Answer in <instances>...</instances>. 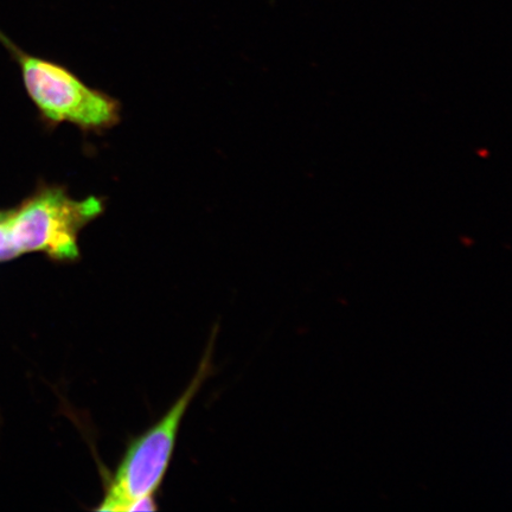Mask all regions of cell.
<instances>
[{"label": "cell", "mask_w": 512, "mask_h": 512, "mask_svg": "<svg viewBox=\"0 0 512 512\" xmlns=\"http://www.w3.org/2000/svg\"><path fill=\"white\" fill-rule=\"evenodd\" d=\"M104 211L102 198L75 200L61 185L42 183L18 207L5 210V222L18 256L40 252L57 262H74L80 258L81 230Z\"/></svg>", "instance_id": "cell-1"}, {"label": "cell", "mask_w": 512, "mask_h": 512, "mask_svg": "<svg viewBox=\"0 0 512 512\" xmlns=\"http://www.w3.org/2000/svg\"><path fill=\"white\" fill-rule=\"evenodd\" d=\"M0 42L21 68L24 87L44 124H70L99 133L120 123L121 104L113 96L89 87L59 63L25 53L2 32Z\"/></svg>", "instance_id": "cell-2"}, {"label": "cell", "mask_w": 512, "mask_h": 512, "mask_svg": "<svg viewBox=\"0 0 512 512\" xmlns=\"http://www.w3.org/2000/svg\"><path fill=\"white\" fill-rule=\"evenodd\" d=\"M210 356L211 349L203 358L188 388L168 413L128 445L123 460L108 483L104 499L96 510L130 512L132 505L139 499L155 497L174 456L184 415L209 375Z\"/></svg>", "instance_id": "cell-3"}]
</instances>
